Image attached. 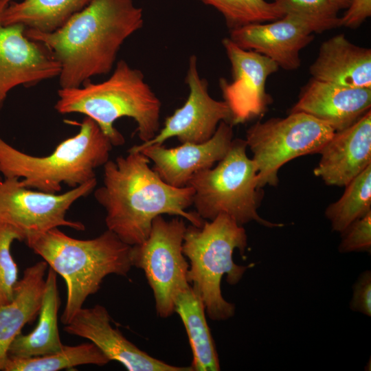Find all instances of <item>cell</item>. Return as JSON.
I'll list each match as a JSON object with an SVG mask.
<instances>
[{
	"mask_svg": "<svg viewBox=\"0 0 371 371\" xmlns=\"http://www.w3.org/2000/svg\"><path fill=\"white\" fill-rule=\"evenodd\" d=\"M342 196L330 203L325 216L332 230L341 233L350 224L371 211V165L354 178Z\"/></svg>",
	"mask_w": 371,
	"mask_h": 371,
	"instance_id": "obj_25",
	"label": "cell"
},
{
	"mask_svg": "<svg viewBox=\"0 0 371 371\" xmlns=\"http://www.w3.org/2000/svg\"><path fill=\"white\" fill-rule=\"evenodd\" d=\"M353 293L350 308L353 311L368 317L371 315V271L366 270L359 275L352 286Z\"/></svg>",
	"mask_w": 371,
	"mask_h": 371,
	"instance_id": "obj_30",
	"label": "cell"
},
{
	"mask_svg": "<svg viewBox=\"0 0 371 371\" xmlns=\"http://www.w3.org/2000/svg\"><path fill=\"white\" fill-rule=\"evenodd\" d=\"M313 78L340 86L371 88V49L343 34L324 41L309 67Z\"/></svg>",
	"mask_w": 371,
	"mask_h": 371,
	"instance_id": "obj_19",
	"label": "cell"
},
{
	"mask_svg": "<svg viewBox=\"0 0 371 371\" xmlns=\"http://www.w3.org/2000/svg\"><path fill=\"white\" fill-rule=\"evenodd\" d=\"M284 15L300 22L312 33L339 27V10L329 0H275Z\"/></svg>",
	"mask_w": 371,
	"mask_h": 371,
	"instance_id": "obj_27",
	"label": "cell"
},
{
	"mask_svg": "<svg viewBox=\"0 0 371 371\" xmlns=\"http://www.w3.org/2000/svg\"><path fill=\"white\" fill-rule=\"evenodd\" d=\"M335 131L302 112L258 121L246 132L245 142L258 168V188L276 186L280 168L300 156L319 153Z\"/></svg>",
	"mask_w": 371,
	"mask_h": 371,
	"instance_id": "obj_8",
	"label": "cell"
},
{
	"mask_svg": "<svg viewBox=\"0 0 371 371\" xmlns=\"http://www.w3.org/2000/svg\"><path fill=\"white\" fill-rule=\"evenodd\" d=\"M96 185L95 179L64 193L52 194L26 188L18 178L0 176V222L17 229L26 245L56 227L84 231L83 223L67 219L66 214Z\"/></svg>",
	"mask_w": 371,
	"mask_h": 371,
	"instance_id": "obj_10",
	"label": "cell"
},
{
	"mask_svg": "<svg viewBox=\"0 0 371 371\" xmlns=\"http://www.w3.org/2000/svg\"><path fill=\"white\" fill-rule=\"evenodd\" d=\"M75 135L62 141L46 156H34L0 137V174L16 177L26 188L47 193L60 192L96 179L95 170L109 160L113 144L97 123L86 117Z\"/></svg>",
	"mask_w": 371,
	"mask_h": 371,
	"instance_id": "obj_5",
	"label": "cell"
},
{
	"mask_svg": "<svg viewBox=\"0 0 371 371\" xmlns=\"http://www.w3.org/2000/svg\"><path fill=\"white\" fill-rule=\"evenodd\" d=\"M186 82L189 95L184 104L168 116L164 127L150 140L132 146L128 151L135 152L153 144H164L171 137L181 143H202L212 137L221 122L231 124V112L225 101L212 98L208 83L200 77L197 58H189Z\"/></svg>",
	"mask_w": 371,
	"mask_h": 371,
	"instance_id": "obj_11",
	"label": "cell"
},
{
	"mask_svg": "<svg viewBox=\"0 0 371 371\" xmlns=\"http://www.w3.org/2000/svg\"><path fill=\"white\" fill-rule=\"evenodd\" d=\"M57 273L48 267L38 323L28 334L18 335L10 344L8 356L17 358L39 357L60 350L63 344L60 338L58 315L60 299Z\"/></svg>",
	"mask_w": 371,
	"mask_h": 371,
	"instance_id": "obj_21",
	"label": "cell"
},
{
	"mask_svg": "<svg viewBox=\"0 0 371 371\" xmlns=\"http://www.w3.org/2000/svg\"><path fill=\"white\" fill-rule=\"evenodd\" d=\"M27 245L65 281L67 300L60 321L67 324L87 298L111 274L126 276L132 267L131 246L106 229L87 240L74 238L53 228Z\"/></svg>",
	"mask_w": 371,
	"mask_h": 371,
	"instance_id": "obj_4",
	"label": "cell"
},
{
	"mask_svg": "<svg viewBox=\"0 0 371 371\" xmlns=\"http://www.w3.org/2000/svg\"><path fill=\"white\" fill-rule=\"evenodd\" d=\"M175 312L186 328L192 352V371L221 370L218 355L205 317L202 299L190 284L175 301Z\"/></svg>",
	"mask_w": 371,
	"mask_h": 371,
	"instance_id": "obj_22",
	"label": "cell"
},
{
	"mask_svg": "<svg viewBox=\"0 0 371 371\" xmlns=\"http://www.w3.org/2000/svg\"><path fill=\"white\" fill-rule=\"evenodd\" d=\"M103 166L102 185L94 197L106 212L107 229L133 246L149 235L153 219L163 214L180 216L200 227L205 220L186 210L193 203L191 186L176 188L165 181L149 166L142 152H129Z\"/></svg>",
	"mask_w": 371,
	"mask_h": 371,
	"instance_id": "obj_1",
	"label": "cell"
},
{
	"mask_svg": "<svg viewBox=\"0 0 371 371\" xmlns=\"http://www.w3.org/2000/svg\"><path fill=\"white\" fill-rule=\"evenodd\" d=\"M54 109L60 114L81 113L93 120L113 146L124 144V136L115 128L123 117L133 119L142 142L152 139L159 132L161 103L144 80L143 73L124 60L118 61L106 80L82 86L60 88Z\"/></svg>",
	"mask_w": 371,
	"mask_h": 371,
	"instance_id": "obj_3",
	"label": "cell"
},
{
	"mask_svg": "<svg viewBox=\"0 0 371 371\" xmlns=\"http://www.w3.org/2000/svg\"><path fill=\"white\" fill-rule=\"evenodd\" d=\"M222 44L231 64L232 81L221 78L219 87L231 112V124H244L267 110L272 99L266 91V82L279 67L262 54L240 47L229 38H223Z\"/></svg>",
	"mask_w": 371,
	"mask_h": 371,
	"instance_id": "obj_12",
	"label": "cell"
},
{
	"mask_svg": "<svg viewBox=\"0 0 371 371\" xmlns=\"http://www.w3.org/2000/svg\"><path fill=\"white\" fill-rule=\"evenodd\" d=\"M48 267L42 260L26 268L16 284L12 301L0 306V370H3L14 338L38 316Z\"/></svg>",
	"mask_w": 371,
	"mask_h": 371,
	"instance_id": "obj_20",
	"label": "cell"
},
{
	"mask_svg": "<svg viewBox=\"0 0 371 371\" xmlns=\"http://www.w3.org/2000/svg\"><path fill=\"white\" fill-rule=\"evenodd\" d=\"M14 240L23 241L21 232L13 226L0 222V306L12 301L19 281L18 267L10 251Z\"/></svg>",
	"mask_w": 371,
	"mask_h": 371,
	"instance_id": "obj_28",
	"label": "cell"
},
{
	"mask_svg": "<svg viewBox=\"0 0 371 371\" xmlns=\"http://www.w3.org/2000/svg\"><path fill=\"white\" fill-rule=\"evenodd\" d=\"M313 173L328 186L345 187L371 165V111L334 133L319 153Z\"/></svg>",
	"mask_w": 371,
	"mask_h": 371,
	"instance_id": "obj_17",
	"label": "cell"
},
{
	"mask_svg": "<svg viewBox=\"0 0 371 371\" xmlns=\"http://www.w3.org/2000/svg\"><path fill=\"white\" fill-rule=\"evenodd\" d=\"M110 361L94 344L88 342L76 346L63 345L58 351L39 357L8 356L3 371H58L80 365L103 366Z\"/></svg>",
	"mask_w": 371,
	"mask_h": 371,
	"instance_id": "obj_24",
	"label": "cell"
},
{
	"mask_svg": "<svg viewBox=\"0 0 371 371\" xmlns=\"http://www.w3.org/2000/svg\"><path fill=\"white\" fill-rule=\"evenodd\" d=\"M186 227L182 217L167 221L159 215L153 219L147 238L131 248L132 267L144 271L161 318L175 313L178 295L190 285V265L182 249Z\"/></svg>",
	"mask_w": 371,
	"mask_h": 371,
	"instance_id": "obj_9",
	"label": "cell"
},
{
	"mask_svg": "<svg viewBox=\"0 0 371 371\" xmlns=\"http://www.w3.org/2000/svg\"><path fill=\"white\" fill-rule=\"evenodd\" d=\"M329 1L338 10L346 9L352 0H329Z\"/></svg>",
	"mask_w": 371,
	"mask_h": 371,
	"instance_id": "obj_32",
	"label": "cell"
},
{
	"mask_svg": "<svg viewBox=\"0 0 371 371\" xmlns=\"http://www.w3.org/2000/svg\"><path fill=\"white\" fill-rule=\"evenodd\" d=\"M247 246L245 228L225 214L205 221L200 227L191 224L186 227L182 249L190 262L188 282L199 294L212 320H226L235 314L234 304L222 295L221 282L226 274L227 283L235 285L253 266L238 265L233 260L234 250L243 255Z\"/></svg>",
	"mask_w": 371,
	"mask_h": 371,
	"instance_id": "obj_6",
	"label": "cell"
},
{
	"mask_svg": "<svg viewBox=\"0 0 371 371\" xmlns=\"http://www.w3.org/2000/svg\"><path fill=\"white\" fill-rule=\"evenodd\" d=\"M91 0L12 1L4 10V25L20 24L43 33L53 32L63 26Z\"/></svg>",
	"mask_w": 371,
	"mask_h": 371,
	"instance_id": "obj_23",
	"label": "cell"
},
{
	"mask_svg": "<svg viewBox=\"0 0 371 371\" xmlns=\"http://www.w3.org/2000/svg\"><path fill=\"white\" fill-rule=\"evenodd\" d=\"M232 140V125L223 121L212 137L204 142L181 143L169 148L163 144H153L138 151L153 162V170L164 181L176 188H183L196 174L212 168L221 160L229 150Z\"/></svg>",
	"mask_w": 371,
	"mask_h": 371,
	"instance_id": "obj_15",
	"label": "cell"
},
{
	"mask_svg": "<svg viewBox=\"0 0 371 371\" xmlns=\"http://www.w3.org/2000/svg\"><path fill=\"white\" fill-rule=\"evenodd\" d=\"M111 321L107 309L95 304L80 309L65 325L64 330L88 339L110 361H118L129 371H192L190 366H172L149 355L113 328Z\"/></svg>",
	"mask_w": 371,
	"mask_h": 371,
	"instance_id": "obj_14",
	"label": "cell"
},
{
	"mask_svg": "<svg viewBox=\"0 0 371 371\" xmlns=\"http://www.w3.org/2000/svg\"><path fill=\"white\" fill-rule=\"evenodd\" d=\"M143 25L133 0H91L58 30L26 28L25 35L47 47L60 65V88H71L109 73L122 45Z\"/></svg>",
	"mask_w": 371,
	"mask_h": 371,
	"instance_id": "obj_2",
	"label": "cell"
},
{
	"mask_svg": "<svg viewBox=\"0 0 371 371\" xmlns=\"http://www.w3.org/2000/svg\"><path fill=\"white\" fill-rule=\"evenodd\" d=\"M371 16V0H352L340 17L339 27L355 29Z\"/></svg>",
	"mask_w": 371,
	"mask_h": 371,
	"instance_id": "obj_31",
	"label": "cell"
},
{
	"mask_svg": "<svg viewBox=\"0 0 371 371\" xmlns=\"http://www.w3.org/2000/svg\"><path fill=\"white\" fill-rule=\"evenodd\" d=\"M217 10L229 30L247 25L273 21L282 18L284 12L274 1L266 0H199Z\"/></svg>",
	"mask_w": 371,
	"mask_h": 371,
	"instance_id": "obj_26",
	"label": "cell"
},
{
	"mask_svg": "<svg viewBox=\"0 0 371 371\" xmlns=\"http://www.w3.org/2000/svg\"><path fill=\"white\" fill-rule=\"evenodd\" d=\"M370 107L371 88L344 87L312 78L290 113L311 115L337 132L355 123Z\"/></svg>",
	"mask_w": 371,
	"mask_h": 371,
	"instance_id": "obj_18",
	"label": "cell"
},
{
	"mask_svg": "<svg viewBox=\"0 0 371 371\" xmlns=\"http://www.w3.org/2000/svg\"><path fill=\"white\" fill-rule=\"evenodd\" d=\"M293 17L268 23L247 25L230 30L229 38L240 47L262 54L284 70L297 69L300 51L312 42L314 36Z\"/></svg>",
	"mask_w": 371,
	"mask_h": 371,
	"instance_id": "obj_16",
	"label": "cell"
},
{
	"mask_svg": "<svg viewBox=\"0 0 371 371\" xmlns=\"http://www.w3.org/2000/svg\"><path fill=\"white\" fill-rule=\"evenodd\" d=\"M247 147L245 139H233L215 167L191 179L188 186L194 192L192 205L203 220L225 214L240 225L256 221L267 227H282L283 224L267 221L258 213L262 192L258 188L257 166L247 156Z\"/></svg>",
	"mask_w": 371,
	"mask_h": 371,
	"instance_id": "obj_7",
	"label": "cell"
},
{
	"mask_svg": "<svg viewBox=\"0 0 371 371\" xmlns=\"http://www.w3.org/2000/svg\"><path fill=\"white\" fill-rule=\"evenodd\" d=\"M341 234L338 250L341 254L371 249V211L350 224Z\"/></svg>",
	"mask_w": 371,
	"mask_h": 371,
	"instance_id": "obj_29",
	"label": "cell"
},
{
	"mask_svg": "<svg viewBox=\"0 0 371 371\" xmlns=\"http://www.w3.org/2000/svg\"><path fill=\"white\" fill-rule=\"evenodd\" d=\"M12 1L0 0V111L12 88L34 86L58 76L61 70L45 45L25 35V26L3 24V12Z\"/></svg>",
	"mask_w": 371,
	"mask_h": 371,
	"instance_id": "obj_13",
	"label": "cell"
}]
</instances>
